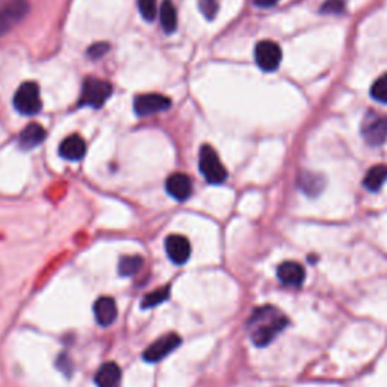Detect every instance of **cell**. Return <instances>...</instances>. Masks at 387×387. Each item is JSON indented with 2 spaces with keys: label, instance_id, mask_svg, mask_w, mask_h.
Segmentation results:
<instances>
[{
  "label": "cell",
  "instance_id": "6",
  "mask_svg": "<svg viewBox=\"0 0 387 387\" xmlns=\"http://www.w3.org/2000/svg\"><path fill=\"white\" fill-rule=\"evenodd\" d=\"M29 11L28 0H6V4L0 8V35L14 28Z\"/></svg>",
  "mask_w": 387,
  "mask_h": 387
},
{
  "label": "cell",
  "instance_id": "8",
  "mask_svg": "<svg viewBox=\"0 0 387 387\" xmlns=\"http://www.w3.org/2000/svg\"><path fill=\"white\" fill-rule=\"evenodd\" d=\"M170 106L171 100L162 94H142L135 97L134 102V109L139 117H149L163 112V110L170 109Z\"/></svg>",
  "mask_w": 387,
  "mask_h": 387
},
{
  "label": "cell",
  "instance_id": "24",
  "mask_svg": "<svg viewBox=\"0 0 387 387\" xmlns=\"http://www.w3.org/2000/svg\"><path fill=\"white\" fill-rule=\"evenodd\" d=\"M198 8H200L202 14L207 20H214L216 13H218L219 2H218V0H198Z\"/></svg>",
  "mask_w": 387,
  "mask_h": 387
},
{
  "label": "cell",
  "instance_id": "19",
  "mask_svg": "<svg viewBox=\"0 0 387 387\" xmlns=\"http://www.w3.org/2000/svg\"><path fill=\"white\" fill-rule=\"evenodd\" d=\"M159 18L162 29L167 32V34H173V32L177 30V9L171 0H163V4L159 9Z\"/></svg>",
  "mask_w": 387,
  "mask_h": 387
},
{
  "label": "cell",
  "instance_id": "14",
  "mask_svg": "<svg viewBox=\"0 0 387 387\" xmlns=\"http://www.w3.org/2000/svg\"><path fill=\"white\" fill-rule=\"evenodd\" d=\"M46 137H47L46 129H44L38 123H30L23 130H21V134L18 137L20 149H23V150L35 149L40 146V144H42V141L46 139Z\"/></svg>",
  "mask_w": 387,
  "mask_h": 387
},
{
  "label": "cell",
  "instance_id": "22",
  "mask_svg": "<svg viewBox=\"0 0 387 387\" xmlns=\"http://www.w3.org/2000/svg\"><path fill=\"white\" fill-rule=\"evenodd\" d=\"M371 97L375 102L387 105V73L380 76L371 86Z\"/></svg>",
  "mask_w": 387,
  "mask_h": 387
},
{
  "label": "cell",
  "instance_id": "7",
  "mask_svg": "<svg viewBox=\"0 0 387 387\" xmlns=\"http://www.w3.org/2000/svg\"><path fill=\"white\" fill-rule=\"evenodd\" d=\"M180 336L175 333L161 336L156 342H153V344L144 351V360L149 363H158L162 359L170 356V354L180 345Z\"/></svg>",
  "mask_w": 387,
  "mask_h": 387
},
{
  "label": "cell",
  "instance_id": "4",
  "mask_svg": "<svg viewBox=\"0 0 387 387\" xmlns=\"http://www.w3.org/2000/svg\"><path fill=\"white\" fill-rule=\"evenodd\" d=\"M14 106L17 112L25 117L37 115L41 108V97H40V86L35 82H26L18 86L14 96Z\"/></svg>",
  "mask_w": 387,
  "mask_h": 387
},
{
  "label": "cell",
  "instance_id": "1",
  "mask_svg": "<svg viewBox=\"0 0 387 387\" xmlns=\"http://www.w3.org/2000/svg\"><path fill=\"white\" fill-rule=\"evenodd\" d=\"M289 325V319L274 306H262L254 311L247 323L250 339L256 347H267Z\"/></svg>",
  "mask_w": 387,
  "mask_h": 387
},
{
  "label": "cell",
  "instance_id": "17",
  "mask_svg": "<svg viewBox=\"0 0 387 387\" xmlns=\"http://www.w3.org/2000/svg\"><path fill=\"white\" fill-rule=\"evenodd\" d=\"M325 180L323 175L315 174V173H308L304 171L298 177V186H300V190L308 195V197H316L324 190Z\"/></svg>",
  "mask_w": 387,
  "mask_h": 387
},
{
  "label": "cell",
  "instance_id": "26",
  "mask_svg": "<svg viewBox=\"0 0 387 387\" xmlns=\"http://www.w3.org/2000/svg\"><path fill=\"white\" fill-rule=\"evenodd\" d=\"M108 50H109V44L108 42H96L94 46H91L90 50H88V57L93 58V59L102 58L108 53Z\"/></svg>",
  "mask_w": 387,
  "mask_h": 387
},
{
  "label": "cell",
  "instance_id": "25",
  "mask_svg": "<svg viewBox=\"0 0 387 387\" xmlns=\"http://www.w3.org/2000/svg\"><path fill=\"white\" fill-rule=\"evenodd\" d=\"M345 11V2L344 0H327V2L323 4L320 6V13L323 14H342Z\"/></svg>",
  "mask_w": 387,
  "mask_h": 387
},
{
  "label": "cell",
  "instance_id": "18",
  "mask_svg": "<svg viewBox=\"0 0 387 387\" xmlns=\"http://www.w3.org/2000/svg\"><path fill=\"white\" fill-rule=\"evenodd\" d=\"M387 180V165H375L363 179V185L368 191H380L384 182Z\"/></svg>",
  "mask_w": 387,
  "mask_h": 387
},
{
  "label": "cell",
  "instance_id": "3",
  "mask_svg": "<svg viewBox=\"0 0 387 387\" xmlns=\"http://www.w3.org/2000/svg\"><path fill=\"white\" fill-rule=\"evenodd\" d=\"M112 96V85L96 77H88L83 82L82 96L79 98V106L90 108H102L108 98Z\"/></svg>",
  "mask_w": 387,
  "mask_h": 387
},
{
  "label": "cell",
  "instance_id": "5",
  "mask_svg": "<svg viewBox=\"0 0 387 387\" xmlns=\"http://www.w3.org/2000/svg\"><path fill=\"white\" fill-rule=\"evenodd\" d=\"M282 47L277 42L265 40L258 42L254 49V59H256L258 67L263 71H275L282 64Z\"/></svg>",
  "mask_w": 387,
  "mask_h": 387
},
{
  "label": "cell",
  "instance_id": "10",
  "mask_svg": "<svg viewBox=\"0 0 387 387\" xmlns=\"http://www.w3.org/2000/svg\"><path fill=\"white\" fill-rule=\"evenodd\" d=\"M165 251L175 265H185L191 258V242L182 235H170L165 239Z\"/></svg>",
  "mask_w": 387,
  "mask_h": 387
},
{
  "label": "cell",
  "instance_id": "11",
  "mask_svg": "<svg viewBox=\"0 0 387 387\" xmlns=\"http://www.w3.org/2000/svg\"><path fill=\"white\" fill-rule=\"evenodd\" d=\"M165 187H167V192L174 200L185 202L192 194V180L190 175L183 173H174L165 182Z\"/></svg>",
  "mask_w": 387,
  "mask_h": 387
},
{
  "label": "cell",
  "instance_id": "21",
  "mask_svg": "<svg viewBox=\"0 0 387 387\" xmlns=\"http://www.w3.org/2000/svg\"><path fill=\"white\" fill-rule=\"evenodd\" d=\"M170 296V286H165V287H159V289L153 291L151 294L144 296L142 300V307L144 308H151V307H156L159 304H162L163 301H167Z\"/></svg>",
  "mask_w": 387,
  "mask_h": 387
},
{
  "label": "cell",
  "instance_id": "27",
  "mask_svg": "<svg viewBox=\"0 0 387 387\" xmlns=\"http://www.w3.org/2000/svg\"><path fill=\"white\" fill-rule=\"evenodd\" d=\"M280 0H254V5L259 8H271L274 5H277Z\"/></svg>",
  "mask_w": 387,
  "mask_h": 387
},
{
  "label": "cell",
  "instance_id": "16",
  "mask_svg": "<svg viewBox=\"0 0 387 387\" xmlns=\"http://www.w3.org/2000/svg\"><path fill=\"white\" fill-rule=\"evenodd\" d=\"M97 387H120L121 384V369L117 363L108 362L102 364L96 374Z\"/></svg>",
  "mask_w": 387,
  "mask_h": 387
},
{
  "label": "cell",
  "instance_id": "20",
  "mask_svg": "<svg viewBox=\"0 0 387 387\" xmlns=\"http://www.w3.org/2000/svg\"><path fill=\"white\" fill-rule=\"evenodd\" d=\"M144 265V259L141 256H125L121 258L118 265V272L123 277H130V275H135Z\"/></svg>",
  "mask_w": 387,
  "mask_h": 387
},
{
  "label": "cell",
  "instance_id": "13",
  "mask_svg": "<svg viewBox=\"0 0 387 387\" xmlns=\"http://www.w3.org/2000/svg\"><path fill=\"white\" fill-rule=\"evenodd\" d=\"M117 313H118V308H117V303H115L114 298L102 296V298H98L94 304L96 319L102 327L112 325L117 319Z\"/></svg>",
  "mask_w": 387,
  "mask_h": 387
},
{
  "label": "cell",
  "instance_id": "12",
  "mask_svg": "<svg viewBox=\"0 0 387 387\" xmlns=\"http://www.w3.org/2000/svg\"><path fill=\"white\" fill-rule=\"evenodd\" d=\"M277 277L284 286L300 287L306 279V270L301 263L294 262V260H287V262H283L279 265Z\"/></svg>",
  "mask_w": 387,
  "mask_h": 387
},
{
  "label": "cell",
  "instance_id": "2",
  "mask_svg": "<svg viewBox=\"0 0 387 387\" xmlns=\"http://www.w3.org/2000/svg\"><path fill=\"white\" fill-rule=\"evenodd\" d=\"M198 168H200L204 179L212 185H219L227 179V170L223 162H221L215 149L211 146H203L200 149Z\"/></svg>",
  "mask_w": 387,
  "mask_h": 387
},
{
  "label": "cell",
  "instance_id": "9",
  "mask_svg": "<svg viewBox=\"0 0 387 387\" xmlns=\"http://www.w3.org/2000/svg\"><path fill=\"white\" fill-rule=\"evenodd\" d=\"M362 135L369 146L379 147L387 141V115H377L368 118L362 126Z\"/></svg>",
  "mask_w": 387,
  "mask_h": 387
},
{
  "label": "cell",
  "instance_id": "23",
  "mask_svg": "<svg viewBox=\"0 0 387 387\" xmlns=\"http://www.w3.org/2000/svg\"><path fill=\"white\" fill-rule=\"evenodd\" d=\"M138 9L144 20L153 21L158 14V0H138Z\"/></svg>",
  "mask_w": 387,
  "mask_h": 387
},
{
  "label": "cell",
  "instance_id": "15",
  "mask_svg": "<svg viewBox=\"0 0 387 387\" xmlns=\"http://www.w3.org/2000/svg\"><path fill=\"white\" fill-rule=\"evenodd\" d=\"M86 151V144L82 137L79 135H71L65 138L59 147V154L67 161H81L85 156Z\"/></svg>",
  "mask_w": 387,
  "mask_h": 387
}]
</instances>
